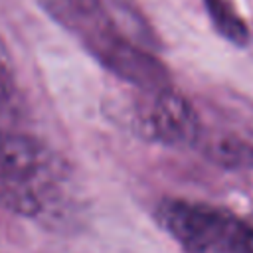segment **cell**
Wrapping results in <instances>:
<instances>
[{"label": "cell", "instance_id": "6da1fadb", "mask_svg": "<svg viewBox=\"0 0 253 253\" xmlns=\"http://www.w3.org/2000/svg\"><path fill=\"white\" fill-rule=\"evenodd\" d=\"M69 174L59 156L40 138L0 130V208L28 219L61 215L69 196Z\"/></svg>", "mask_w": 253, "mask_h": 253}, {"label": "cell", "instance_id": "7a4b0ae2", "mask_svg": "<svg viewBox=\"0 0 253 253\" xmlns=\"http://www.w3.org/2000/svg\"><path fill=\"white\" fill-rule=\"evenodd\" d=\"M42 10L71 34L107 71L136 89L170 83L164 65L132 43L115 24L103 0H38Z\"/></svg>", "mask_w": 253, "mask_h": 253}, {"label": "cell", "instance_id": "3957f363", "mask_svg": "<svg viewBox=\"0 0 253 253\" xmlns=\"http://www.w3.org/2000/svg\"><path fill=\"white\" fill-rule=\"evenodd\" d=\"M154 217L184 253H253V215L210 202L164 198Z\"/></svg>", "mask_w": 253, "mask_h": 253}, {"label": "cell", "instance_id": "277c9868", "mask_svg": "<svg viewBox=\"0 0 253 253\" xmlns=\"http://www.w3.org/2000/svg\"><path fill=\"white\" fill-rule=\"evenodd\" d=\"M134 97L130 126L154 144L162 146H194L202 134V117L194 103L172 85L156 89H138Z\"/></svg>", "mask_w": 253, "mask_h": 253}, {"label": "cell", "instance_id": "5b68a950", "mask_svg": "<svg viewBox=\"0 0 253 253\" xmlns=\"http://www.w3.org/2000/svg\"><path fill=\"white\" fill-rule=\"evenodd\" d=\"M206 154L223 168H253V142L241 134H200Z\"/></svg>", "mask_w": 253, "mask_h": 253}, {"label": "cell", "instance_id": "8992f818", "mask_svg": "<svg viewBox=\"0 0 253 253\" xmlns=\"http://www.w3.org/2000/svg\"><path fill=\"white\" fill-rule=\"evenodd\" d=\"M206 8L221 36H225L229 42L237 45L247 43V38H249L247 26L237 14V10L233 8L231 0H206Z\"/></svg>", "mask_w": 253, "mask_h": 253}, {"label": "cell", "instance_id": "52a82bcc", "mask_svg": "<svg viewBox=\"0 0 253 253\" xmlns=\"http://www.w3.org/2000/svg\"><path fill=\"white\" fill-rule=\"evenodd\" d=\"M16 117H18L16 85H14L8 69L0 63V130L14 128Z\"/></svg>", "mask_w": 253, "mask_h": 253}]
</instances>
